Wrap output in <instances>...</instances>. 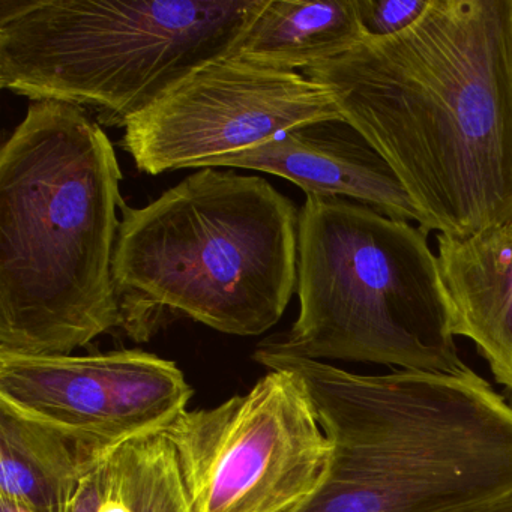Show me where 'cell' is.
Listing matches in <instances>:
<instances>
[{"label":"cell","mask_w":512,"mask_h":512,"mask_svg":"<svg viewBox=\"0 0 512 512\" xmlns=\"http://www.w3.org/2000/svg\"><path fill=\"white\" fill-rule=\"evenodd\" d=\"M302 74L389 164L427 232L512 226V0H430Z\"/></svg>","instance_id":"obj_1"},{"label":"cell","mask_w":512,"mask_h":512,"mask_svg":"<svg viewBox=\"0 0 512 512\" xmlns=\"http://www.w3.org/2000/svg\"><path fill=\"white\" fill-rule=\"evenodd\" d=\"M301 380L331 446L292 512H461L512 496V403L472 368L361 374L271 349Z\"/></svg>","instance_id":"obj_2"},{"label":"cell","mask_w":512,"mask_h":512,"mask_svg":"<svg viewBox=\"0 0 512 512\" xmlns=\"http://www.w3.org/2000/svg\"><path fill=\"white\" fill-rule=\"evenodd\" d=\"M122 172L86 110L32 101L0 149V355L61 356L122 329Z\"/></svg>","instance_id":"obj_3"},{"label":"cell","mask_w":512,"mask_h":512,"mask_svg":"<svg viewBox=\"0 0 512 512\" xmlns=\"http://www.w3.org/2000/svg\"><path fill=\"white\" fill-rule=\"evenodd\" d=\"M119 211L113 281L131 338L169 317L238 337L280 322L298 284L299 209L266 179L199 169Z\"/></svg>","instance_id":"obj_4"},{"label":"cell","mask_w":512,"mask_h":512,"mask_svg":"<svg viewBox=\"0 0 512 512\" xmlns=\"http://www.w3.org/2000/svg\"><path fill=\"white\" fill-rule=\"evenodd\" d=\"M299 314L265 346L314 361L460 370L439 257L428 232L340 197L299 209Z\"/></svg>","instance_id":"obj_5"},{"label":"cell","mask_w":512,"mask_h":512,"mask_svg":"<svg viewBox=\"0 0 512 512\" xmlns=\"http://www.w3.org/2000/svg\"><path fill=\"white\" fill-rule=\"evenodd\" d=\"M257 0H0V86L127 127L232 55Z\"/></svg>","instance_id":"obj_6"},{"label":"cell","mask_w":512,"mask_h":512,"mask_svg":"<svg viewBox=\"0 0 512 512\" xmlns=\"http://www.w3.org/2000/svg\"><path fill=\"white\" fill-rule=\"evenodd\" d=\"M161 434L191 512H292L319 487L331 454L304 385L284 368L220 406L185 410Z\"/></svg>","instance_id":"obj_7"},{"label":"cell","mask_w":512,"mask_h":512,"mask_svg":"<svg viewBox=\"0 0 512 512\" xmlns=\"http://www.w3.org/2000/svg\"><path fill=\"white\" fill-rule=\"evenodd\" d=\"M341 118L331 95L304 74L235 58L200 68L125 127L137 169L161 175L208 169L311 122Z\"/></svg>","instance_id":"obj_8"},{"label":"cell","mask_w":512,"mask_h":512,"mask_svg":"<svg viewBox=\"0 0 512 512\" xmlns=\"http://www.w3.org/2000/svg\"><path fill=\"white\" fill-rule=\"evenodd\" d=\"M193 388L175 362L143 350L0 355V404L49 425L100 458L164 433Z\"/></svg>","instance_id":"obj_9"},{"label":"cell","mask_w":512,"mask_h":512,"mask_svg":"<svg viewBox=\"0 0 512 512\" xmlns=\"http://www.w3.org/2000/svg\"><path fill=\"white\" fill-rule=\"evenodd\" d=\"M220 167L281 176L307 196L352 200L424 229L422 215L394 170L343 119L301 125L259 148L220 158L208 169Z\"/></svg>","instance_id":"obj_10"},{"label":"cell","mask_w":512,"mask_h":512,"mask_svg":"<svg viewBox=\"0 0 512 512\" xmlns=\"http://www.w3.org/2000/svg\"><path fill=\"white\" fill-rule=\"evenodd\" d=\"M437 241L452 334L472 341L512 392V226Z\"/></svg>","instance_id":"obj_11"},{"label":"cell","mask_w":512,"mask_h":512,"mask_svg":"<svg viewBox=\"0 0 512 512\" xmlns=\"http://www.w3.org/2000/svg\"><path fill=\"white\" fill-rule=\"evenodd\" d=\"M365 40L356 0H257L229 58L272 70H305Z\"/></svg>","instance_id":"obj_12"},{"label":"cell","mask_w":512,"mask_h":512,"mask_svg":"<svg viewBox=\"0 0 512 512\" xmlns=\"http://www.w3.org/2000/svg\"><path fill=\"white\" fill-rule=\"evenodd\" d=\"M103 460L67 434L0 404V499L31 512H68L83 476Z\"/></svg>","instance_id":"obj_13"},{"label":"cell","mask_w":512,"mask_h":512,"mask_svg":"<svg viewBox=\"0 0 512 512\" xmlns=\"http://www.w3.org/2000/svg\"><path fill=\"white\" fill-rule=\"evenodd\" d=\"M110 467L133 512H191L175 451L163 434L121 446L110 455Z\"/></svg>","instance_id":"obj_14"},{"label":"cell","mask_w":512,"mask_h":512,"mask_svg":"<svg viewBox=\"0 0 512 512\" xmlns=\"http://www.w3.org/2000/svg\"><path fill=\"white\" fill-rule=\"evenodd\" d=\"M430 0H356L367 40L394 37L409 29L427 11Z\"/></svg>","instance_id":"obj_15"},{"label":"cell","mask_w":512,"mask_h":512,"mask_svg":"<svg viewBox=\"0 0 512 512\" xmlns=\"http://www.w3.org/2000/svg\"><path fill=\"white\" fill-rule=\"evenodd\" d=\"M109 457L83 476L68 512H100L109 479Z\"/></svg>","instance_id":"obj_16"},{"label":"cell","mask_w":512,"mask_h":512,"mask_svg":"<svg viewBox=\"0 0 512 512\" xmlns=\"http://www.w3.org/2000/svg\"><path fill=\"white\" fill-rule=\"evenodd\" d=\"M461 512H512V496L506 499L496 500V502L487 503V505L478 506V508L467 509Z\"/></svg>","instance_id":"obj_17"},{"label":"cell","mask_w":512,"mask_h":512,"mask_svg":"<svg viewBox=\"0 0 512 512\" xmlns=\"http://www.w3.org/2000/svg\"><path fill=\"white\" fill-rule=\"evenodd\" d=\"M0 512H31L25 506L19 503L11 502V500L0 499Z\"/></svg>","instance_id":"obj_18"}]
</instances>
